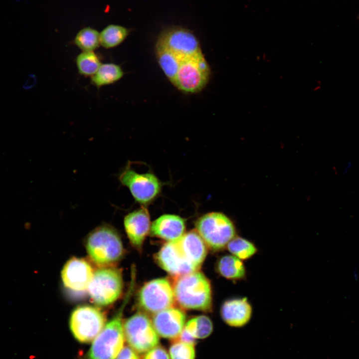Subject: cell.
Wrapping results in <instances>:
<instances>
[{
	"instance_id": "6da1fadb",
	"label": "cell",
	"mask_w": 359,
	"mask_h": 359,
	"mask_svg": "<svg viewBox=\"0 0 359 359\" xmlns=\"http://www.w3.org/2000/svg\"><path fill=\"white\" fill-rule=\"evenodd\" d=\"M157 62L170 82L181 92H200L208 84L211 70L198 40L180 26L164 29L155 44Z\"/></svg>"
},
{
	"instance_id": "7a4b0ae2",
	"label": "cell",
	"mask_w": 359,
	"mask_h": 359,
	"mask_svg": "<svg viewBox=\"0 0 359 359\" xmlns=\"http://www.w3.org/2000/svg\"><path fill=\"white\" fill-rule=\"evenodd\" d=\"M85 247L91 261L97 267H113L123 257L124 247L117 231L108 224L101 225L90 232Z\"/></svg>"
},
{
	"instance_id": "3957f363",
	"label": "cell",
	"mask_w": 359,
	"mask_h": 359,
	"mask_svg": "<svg viewBox=\"0 0 359 359\" xmlns=\"http://www.w3.org/2000/svg\"><path fill=\"white\" fill-rule=\"evenodd\" d=\"M134 276L132 275L129 289L120 308L94 339L88 353V359H116L124 347L123 313L134 290Z\"/></svg>"
},
{
	"instance_id": "277c9868",
	"label": "cell",
	"mask_w": 359,
	"mask_h": 359,
	"mask_svg": "<svg viewBox=\"0 0 359 359\" xmlns=\"http://www.w3.org/2000/svg\"><path fill=\"white\" fill-rule=\"evenodd\" d=\"M173 290L175 300L182 308L204 311L211 309L210 284L198 271L177 277Z\"/></svg>"
},
{
	"instance_id": "5b68a950",
	"label": "cell",
	"mask_w": 359,
	"mask_h": 359,
	"mask_svg": "<svg viewBox=\"0 0 359 359\" xmlns=\"http://www.w3.org/2000/svg\"><path fill=\"white\" fill-rule=\"evenodd\" d=\"M195 228L206 245L215 251L223 249L235 236L233 222L221 212H211L203 215L196 220Z\"/></svg>"
},
{
	"instance_id": "8992f818",
	"label": "cell",
	"mask_w": 359,
	"mask_h": 359,
	"mask_svg": "<svg viewBox=\"0 0 359 359\" xmlns=\"http://www.w3.org/2000/svg\"><path fill=\"white\" fill-rule=\"evenodd\" d=\"M123 281L121 271L114 267L100 268L95 271L88 287L92 301L99 306L115 302L122 294Z\"/></svg>"
},
{
	"instance_id": "52a82bcc",
	"label": "cell",
	"mask_w": 359,
	"mask_h": 359,
	"mask_svg": "<svg viewBox=\"0 0 359 359\" xmlns=\"http://www.w3.org/2000/svg\"><path fill=\"white\" fill-rule=\"evenodd\" d=\"M128 163L120 173V182L127 187L135 200L145 206L151 203L159 195L162 184L152 172L141 173L135 171Z\"/></svg>"
},
{
	"instance_id": "ba28073f",
	"label": "cell",
	"mask_w": 359,
	"mask_h": 359,
	"mask_svg": "<svg viewBox=\"0 0 359 359\" xmlns=\"http://www.w3.org/2000/svg\"><path fill=\"white\" fill-rule=\"evenodd\" d=\"M106 316L99 308L89 305L76 308L69 319V327L74 337L79 342L94 340L104 327Z\"/></svg>"
},
{
	"instance_id": "9c48e42d",
	"label": "cell",
	"mask_w": 359,
	"mask_h": 359,
	"mask_svg": "<svg viewBox=\"0 0 359 359\" xmlns=\"http://www.w3.org/2000/svg\"><path fill=\"white\" fill-rule=\"evenodd\" d=\"M125 339L138 353H145L158 346L159 335L152 321L144 313L138 312L123 323Z\"/></svg>"
},
{
	"instance_id": "30bf717a",
	"label": "cell",
	"mask_w": 359,
	"mask_h": 359,
	"mask_svg": "<svg viewBox=\"0 0 359 359\" xmlns=\"http://www.w3.org/2000/svg\"><path fill=\"white\" fill-rule=\"evenodd\" d=\"M138 299L141 308L154 314L173 307L175 301L173 287L165 278L144 284L139 291Z\"/></svg>"
},
{
	"instance_id": "8fae6325",
	"label": "cell",
	"mask_w": 359,
	"mask_h": 359,
	"mask_svg": "<svg viewBox=\"0 0 359 359\" xmlns=\"http://www.w3.org/2000/svg\"><path fill=\"white\" fill-rule=\"evenodd\" d=\"M94 273L93 268L87 261L73 257L64 264L61 276L66 288L73 291L81 292L88 289Z\"/></svg>"
},
{
	"instance_id": "7c38bea8",
	"label": "cell",
	"mask_w": 359,
	"mask_h": 359,
	"mask_svg": "<svg viewBox=\"0 0 359 359\" xmlns=\"http://www.w3.org/2000/svg\"><path fill=\"white\" fill-rule=\"evenodd\" d=\"M156 258L164 270L176 278L199 270L183 256L175 242L164 244Z\"/></svg>"
},
{
	"instance_id": "4fadbf2b",
	"label": "cell",
	"mask_w": 359,
	"mask_h": 359,
	"mask_svg": "<svg viewBox=\"0 0 359 359\" xmlns=\"http://www.w3.org/2000/svg\"><path fill=\"white\" fill-rule=\"evenodd\" d=\"M185 315L173 307L154 314L152 323L159 336L168 339H178L184 328Z\"/></svg>"
},
{
	"instance_id": "5bb4252c",
	"label": "cell",
	"mask_w": 359,
	"mask_h": 359,
	"mask_svg": "<svg viewBox=\"0 0 359 359\" xmlns=\"http://www.w3.org/2000/svg\"><path fill=\"white\" fill-rule=\"evenodd\" d=\"M149 212L144 206L127 214L124 219V226L130 243L136 249L141 251L143 242L150 232L151 227Z\"/></svg>"
},
{
	"instance_id": "9a60e30c",
	"label": "cell",
	"mask_w": 359,
	"mask_h": 359,
	"mask_svg": "<svg viewBox=\"0 0 359 359\" xmlns=\"http://www.w3.org/2000/svg\"><path fill=\"white\" fill-rule=\"evenodd\" d=\"M185 229L183 218L177 215L166 214L153 222L150 233L167 242H175L184 234Z\"/></svg>"
},
{
	"instance_id": "2e32d148",
	"label": "cell",
	"mask_w": 359,
	"mask_h": 359,
	"mask_svg": "<svg viewBox=\"0 0 359 359\" xmlns=\"http://www.w3.org/2000/svg\"><path fill=\"white\" fill-rule=\"evenodd\" d=\"M175 242L183 256L199 269L207 255V245L197 231L184 233Z\"/></svg>"
},
{
	"instance_id": "e0dca14e",
	"label": "cell",
	"mask_w": 359,
	"mask_h": 359,
	"mask_svg": "<svg viewBox=\"0 0 359 359\" xmlns=\"http://www.w3.org/2000/svg\"><path fill=\"white\" fill-rule=\"evenodd\" d=\"M220 313L228 325L239 328L249 322L252 308L246 298H235L226 301L221 306Z\"/></svg>"
},
{
	"instance_id": "ac0fdd59",
	"label": "cell",
	"mask_w": 359,
	"mask_h": 359,
	"mask_svg": "<svg viewBox=\"0 0 359 359\" xmlns=\"http://www.w3.org/2000/svg\"><path fill=\"white\" fill-rule=\"evenodd\" d=\"M213 330L210 319L204 315L192 318L185 324L178 339L180 340L195 344L196 339H203L208 337Z\"/></svg>"
},
{
	"instance_id": "d6986e66",
	"label": "cell",
	"mask_w": 359,
	"mask_h": 359,
	"mask_svg": "<svg viewBox=\"0 0 359 359\" xmlns=\"http://www.w3.org/2000/svg\"><path fill=\"white\" fill-rule=\"evenodd\" d=\"M124 72L121 66L114 63H102L90 77V83L97 88L112 85L120 80Z\"/></svg>"
},
{
	"instance_id": "ffe728a7",
	"label": "cell",
	"mask_w": 359,
	"mask_h": 359,
	"mask_svg": "<svg viewBox=\"0 0 359 359\" xmlns=\"http://www.w3.org/2000/svg\"><path fill=\"white\" fill-rule=\"evenodd\" d=\"M217 268L221 276L230 280H242L246 275L242 261L233 255H226L221 257L217 262Z\"/></svg>"
},
{
	"instance_id": "44dd1931",
	"label": "cell",
	"mask_w": 359,
	"mask_h": 359,
	"mask_svg": "<svg viewBox=\"0 0 359 359\" xmlns=\"http://www.w3.org/2000/svg\"><path fill=\"white\" fill-rule=\"evenodd\" d=\"M129 30L117 24H109L100 33V45L105 49L115 48L127 37Z\"/></svg>"
},
{
	"instance_id": "7402d4cb",
	"label": "cell",
	"mask_w": 359,
	"mask_h": 359,
	"mask_svg": "<svg viewBox=\"0 0 359 359\" xmlns=\"http://www.w3.org/2000/svg\"><path fill=\"white\" fill-rule=\"evenodd\" d=\"M78 73L84 77L92 76L102 64L95 51H81L75 59Z\"/></svg>"
},
{
	"instance_id": "603a6c76",
	"label": "cell",
	"mask_w": 359,
	"mask_h": 359,
	"mask_svg": "<svg viewBox=\"0 0 359 359\" xmlns=\"http://www.w3.org/2000/svg\"><path fill=\"white\" fill-rule=\"evenodd\" d=\"M73 42L81 51H95L100 45V33L93 28L84 27L77 33Z\"/></svg>"
},
{
	"instance_id": "cb8c5ba5",
	"label": "cell",
	"mask_w": 359,
	"mask_h": 359,
	"mask_svg": "<svg viewBox=\"0 0 359 359\" xmlns=\"http://www.w3.org/2000/svg\"><path fill=\"white\" fill-rule=\"evenodd\" d=\"M228 251L241 260L249 259L255 254L257 249L251 241L241 237L235 236L227 245Z\"/></svg>"
},
{
	"instance_id": "d4e9b609",
	"label": "cell",
	"mask_w": 359,
	"mask_h": 359,
	"mask_svg": "<svg viewBox=\"0 0 359 359\" xmlns=\"http://www.w3.org/2000/svg\"><path fill=\"white\" fill-rule=\"evenodd\" d=\"M171 359H195L194 345L180 340L175 341L170 346Z\"/></svg>"
},
{
	"instance_id": "484cf974",
	"label": "cell",
	"mask_w": 359,
	"mask_h": 359,
	"mask_svg": "<svg viewBox=\"0 0 359 359\" xmlns=\"http://www.w3.org/2000/svg\"><path fill=\"white\" fill-rule=\"evenodd\" d=\"M142 359H171V358L165 348L157 346L144 353Z\"/></svg>"
},
{
	"instance_id": "4316f807",
	"label": "cell",
	"mask_w": 359,
	"mask_h": 359,
	"mask_svg": "<svg viewBox=\"0 0 359 359\" xmlns=\"http://www.w3.org/2000/svg\"><path fill=\"white\" fill-rule=\"evenodd\" d=\"M116 359H139L137 352L130 346L124 347Z\"/></svg>"
},
{
	"instance_id": "83f0119b",
	"label": "cell",
	"mask_w": 359,
	"mask_h": 359,
	"mask_svg": "<svg viewBox=\"0 0 359 359\" xmlns=\"http://www.w3.org/2000/svg\"><path fill=\"white\" fill-rule=\"evenodd\" d=\"M35 82V76L33 75H29L25 83L23 85V88L25 90H28L34 86Z\"/></svg>"
}]
</instances>
